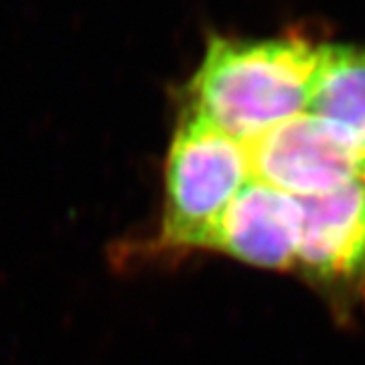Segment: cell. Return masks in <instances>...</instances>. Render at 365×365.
<instances>
[{
  "mask_svg": "<svg viewBox=\"0 0 365 365\" xmlns=\"http://www.w3.org/2000/svg\"><path fill=\"white\" fill-rule=\"evenodd\" d=\"M321 55L323 43L302 35H215L182 90L181 104L248 146L307 112Z\"/></svg>",
  "mask_w": 365,
  "mask_h": 365,
  "instance_id": "1",
  "label": "cell"
},
{
  "mask_svg": "<svg viewBox=\"0 0 365 365\" xmlns=\"http://www.w3.org/2000/svg\"><path fill=\"white\" fill-rule=\"evenodd\" d=\"M254 179L248 146L181 104L163 170V205L150 256L207 252L225 209Z\"/></svg>",
  "mask_w": 365,
  "mask_h": 365,
  "instance_id": "2",
  "label": "cell"
},
{
  "mask_svg": "<svg viewBox=\"0 0 365 365\" xmlns=\"http://www.w3.org/2000/svg\"><path fill=\"white\" fill-rule=\"evenodd\" d=\"M299 205L294 274L325 299L337 317H351L365 309V181L304 197Z\"/></svg>",
  "mask_w": 365,
  "mask_h": 365,
  "instance_id": "3",
  "label": "cell"
},
{
  "mask_svg": "<svg viewBox=\"0 0 365 365\" xmlns=\"http://www.w3.org/2000/svg\"><path fill=\"white\" fill-rule=\"evenodd\" d=\"M254 179L290 197H317L365 181L353 153L323 120L304 112L248 144Z\"/></svg>",
  "mask_w": 365,
  "mask_h": 365,
  "instance_id": "4",
  "label": "cell"
},
{
  "mask_svg": "<svg viewBox=\"0 0 365 365\" xmlns=\"http://www.w3.org/2000/svg\"><path fill=\"white\" fill-rule=\"evenodd\" d=\"M299 244V199L250 179L225 209L207 252L252 268L294 274Z\"/></svg>",
  "mask_w": 365,
  "mask_h": 365,
  "instance_id": "5",
  "label": "cell"
},
{
  "mask_svg": "<svg viewBox=\"0 0 365 365\" xmlns=\"http://www.w3.org/2000/svg\"><path fill=\"white\" fill-rule=\"evenodd\" d=\"M309 114L323 120L361 165L365 177V47L323 43Z\"/></svg>",
  "mask_w": 365,
  "mask_h": 365,
  "instance_id": "6",
  "label": "cell"
}]
</instances>
